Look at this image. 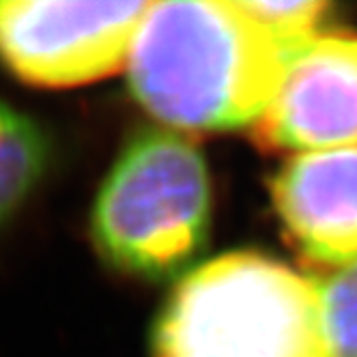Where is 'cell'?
Masks as SVG:
<instances>
[{
    "instance_id": "cell-5",
    "label": "cell",
    "mask_w": 357,
    "mask_h": 357,
    "mask_svg": "<svg viewBox=\"0 0 357 357\" xmlns=\"http://www.w3.org/2000/svg\"><path fill=\"white\" fill-rule=\"evenodd\" d=\"M254 136L275 151L357 146V35L319 33L297 45Z\"/></svg>"
},
{
    "instance_id": "cell-9",
    "label": "cell",
    "mask_w": 357,
    "mask_h": 357,
    "mask_svg": "<svg viewBox=\"0 0 357 357\" xmlns=\"http://www.w3.org/2000/svg\"><path fill=\"white\" fill-rule=\"evenodd\" d=\"M243 7L289 47H297L319 35L321 24L327 20L331 7L327 3H243Z\"/></svg>"
},
{
    "instance_id": "cell-6",
    "label": "cell",
    "mask_w": 357,
    "mask_h": 357,
    "mask_svg": "<svg viewBox=\"0 0 357 357\" xmlns=\"http://www.w3.org/2000/svg\"><path fill=\"white\" fill-rule=\"evenodd\" d=\"M275 209L308 259L357 263V146L301 153L271 183Z\"/></svg>"
},
{
    "instance_id": "cell-2",
    "label": "cell",
    "mask_w": 357,
    "mask_h": 357,
    "mask_svg": "<svg viewBox=\"0 0 357 357\" xmlns=\"http://www.w3.org/2000/svg\"><path fill=\"white\" fill-rule=\"evenodd\" d=\"M153 355L327 357L319 287L263 254H224L174 289Z\"/></svg>"
},
{
    "instance_id": "cell-4",
    "label": "cell",
    "mask_w": 357,
    "mask_h": 357,
    "mask_svg": "<svg viewBox=\"0 0 357 357\" xmlns=\"http://www.w3.org/2000/svg\"><path fill=\"white\" fill-rule=\"evenodd\" d=\"M151 3L0 0V63L39 86L104 78L127 59Z\"/></svg>"
},
{
    "instance_id": "cell-3",
    "label": "cell",
    "mask_w": 357,
    "mask_h": 357,
    "mask_svg": "<svg viewBox=\"0 0 357 357\" xmlns=\"http://www.w3.org/2000/svg\"><path fill=\"white\" fill-rule=\"evenodd\" d=\"M211 183L202 153L168 130H144L121 151L93 207V239L121 271L183 273L207 245Z\"/></svg>"
},
{
    "instance_id": "cell-7",
    "label": "cell",
    "mask_w": 357,
    "mask_h": 357,
    "mask_svg": "<svg viewBox=\"0 0 357 357\" xmlns=\"http://www.w3.org/2000/svg\"><path fill=\"white\" fill-rule=\"evenodd\" d=\"M47 144L39 127L0 99V226H3L43 174Z\"/></svg>"
},
{
    "instance_id": "cell-8",
    "label": "cell",
    "mask_w": 357,
    "mask_h": 357,
    "mask_svg": "<svg viewBox=\"0 0 357 357\" xmlns=\"http://www.w3.org/2000/svg\"><path fill=\"white\" fill-rule=\"evenodd\" d=\"M319 293L327 357H357V263L331 273Z\"/></svg>"
},
{
    "instance_id": "cell-1",
    "label": "cell",
    "mask_w": 357,
    "mask_h": 357,
    "mask_svg": "<svg viewBox=\"0 0 357 357\" xmlns=\"http://www.w3.org/2000/svg\"><path fill=\"white\" fill-rule=\"evenodd\" d=\"M293 50L243 3H151L130 50V86L168 125L237 130L265 114Z\"/></svg>"
}]
</instances>
